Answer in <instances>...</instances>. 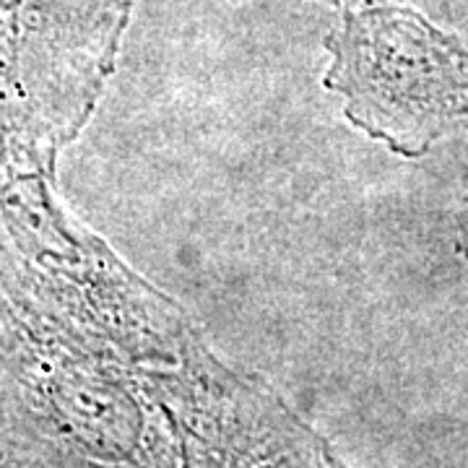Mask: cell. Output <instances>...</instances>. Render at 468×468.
Masks as SVG:
<instances>
[{"label": "cell", "mask_w": 468, "mask_h": 468, "mask_svg": "<svg viewBox=\"0 0 468 468\" xmlns=\"http://www.w3.org/2000/svg\"><path fill=\"white\" fill-rule=\"evenodd\" d=\"M328 84L346 94V115L359 128L403 154L468 120V60L399 11L346 18Z\"/></svg>", "instance_id": "cell-1"}]
</instances>
